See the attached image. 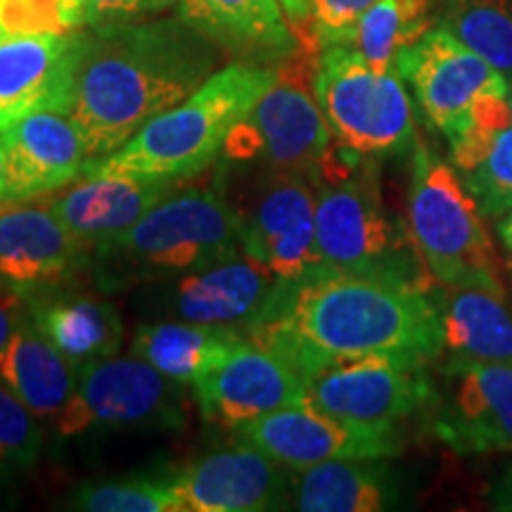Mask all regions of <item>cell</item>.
I'll return each mask as SVG.
<instances>
[{
    "instance_id": "6da1fadb",
    "label": "cell",
    "mask_w": 512,
    "mask_h": 512,
    "mask_svg": "<svg viewBox=\"0 0 512 512\" xmlns=\"http://www.w3.org/2000/svg\"><path fill=\"white\" fill-rule=\"evenodd\" d=\"M245 337L283 356L302 377L363 356L427 366L444 351L437 299L425 285L325 266L278 280Z\"/></svg>"
},
{
    "instance_id": "7a4b0ae2",
    "label": "cell",
    "mask_w": 512,
    "mask_h": 512,
    "mask_svg": "<svg viewBox=\"0 0 512 512\" xmlns=\"http://www.w3.org/2000/svg\"><path fill=\"white\" fill-rule=\"evenodd\" d=\"M219 60L221 46L183 17L91 27L83 31L64 117L79 128L88 157L100 159L190 98Z\"/></svg>"
},
{
    "instance_id": "3957f363",
    "label": "cell",
    "mask_w": 512,
    "mask_h": 512,
    "mask_svg": "<svg viewBox=\"0 0 512 512\" xmlns=\"http://www.w3.org/2000/svg\"><path fill=\"white\" fill-rule=\"evenodd\" d=\"M275 79V67L235 62L216 69L190 98L145 124L124 147L91 159L81 178L133 176L178 185L223 157L235 126Z\"/></svg>"
},
{
    "instance_id": "277c9868",
    "label": "cell",
    "mask_w": 512,
    "mask_h": 512,
    "mask_svg": "<svg viewBox=\"0 0 512 512\" xmlns=\"http://www.w3.org/2000/svg\"><path fill=\"white\" fill-rule=\"evenodd\" d=\"M375 157L335 145L311 178L320 264L422 283L411 233L384 209Z\"/></svg>"
},
{
    "instance_id": "5b68a950",
    "label": "cell",
    "mask_w": 512,
    "mask_h": 512,
    "mask_svg": "<svg viewBox=\"0 0 512 512\" xmlns=\"http://www.w3.org/2000/svg\"><path fill=\"white\" fill-rule=\"evenodd\" d=\"M242 252L240 228L219 190L171 192L138 223L93 249L95 278L124 287L133 280H171Z\"/></svg>"
},
{
    "instance_id": "8992f818",
    "label": "cell",
    "mask_w": 512,
    "mask_h": 512,
    "mask_svg": "<svg viewBox=\"0 0 512 512\" xmlns=\"http://www.w3.org/2000/svg\"><path fill=\"white\" fill-rule=\"evenodd\" d=\"M408 233L422 268L444 290L475 287L505 297L484 214L456 169L425 145L413 157Z\"/></svg>"
},
{
    "instance_id": "52a82bcc",
    "label": "cell",
    "mask_w": 512,
    "mask_h": 512,
    "mask_svg": "<svg viewBox=\"0 0 512 512\" xmlns=\"http://www.w3.org/2000/svg\"><path fill=\"white\" fill-rule=\"evenodd\" d=\"M240 228L242 252L278 280H297L320 264L316 190L302 171L223 159L219 188Z\"/></svg>"
},
{
    "instance_id": "ba28073f",
    "label": "cell",
    "mask_w": 512,
    "mask_h": 512,
    "mask_svg": "<svg viewBox=\"0 0 512 512\" xmlns=\"http://www.w3.org/2000/svg\"><path fill=\"white\" fill-rule=\"evenodd\" d=\"M313 93L339 147L366 157L396 155L415 140L399 69H377L349 46H325L313 64Z\"/></svg>"
},
{
    "instance_id": "9c48e42d",
    "label": "cell",
    "mask_w": 512,
    "mask_h": 512,
    "mask_svg": "<svg viewBox=\"0 0 512 512\" xmlns=\"http://www.w3.org/2000/svg\"><path fill=\"white\" fill-rule=\"evenodd\" d=\"M313 64L316 55L297 50L275 67L271 86L230 131L223 159L316 174L335 140L313 93Z\"/></svg>"
},
{
    "instance_id": "30bf717a",
    "label": "cell",
    "mask_w": 512,
    "mask_h": 512,
    "mask_svg": "<svg viewBox=\"0 0 512 512\" xmlns=\"http://www.w3.org/2000/svg\"><path fill=\"white\" fill-rule=\"evenodd\" d=\"M183 384L133 356H110L79 368V382L57 432L76 437L93 430H178L185 425Z\"/></svg>"
},
{
    "instance_id": "8fae6325",
    "label": "cell",
    "mask_w": 512,
    "mask_h": 512,
    "mask_svg": "<svg viewBox=\"0 0 512 512\" xmlns=\"http://www.w3.org/2000/svg\"><path fill=\"white\" fill-rule=\"evenodd\" d=\"M422 368L389 356L328 363L304 375L306 403L354 425L394 430L430 396Z\"/></svg>"
},
{
    "instance_id": "7c38bea8",
    "label": "cell",
    "mask_w": 512,
    "mask_h": 512,
    "mask_svg": "<svg viewBox=\"0 0 512 512\" xmlns=\"http://www.w3.org/2000/svg\"><path fill=\"white\" fill-rule=\"evenodd\" d=\"M396 69L413 86L427 121L446 138L456 136L486 98L510 88L508 76L441 27L403 50Z\"/></svg>"
},
{
    "instance_id": "4fadbf2b",
    "label": "cell",
    "mask_w": 512,
    "mask_h": 512,
    "mask_svg": "<svg viewBox=\"0 0 512 512\" xmlns=\"http://www.w3.org/2000/svg\"><path fill=\"white\" fill-rule=\"evenodd\" d=\"M235 432L242 444L287 470H306L328 460H384L399 451L394 430L332 418L306 401L242 422Z\"/></svg>"
},
{
    "instance_id": "5bb4252c",
    "label": "cell",
    "mask_w": 512,
    "mask_h": 512,
    "mask_svg": "<svg viewBox=\"0 0 512 512\" xmlns=\"http://www.w3.org/2000/svg\"><path fill=\"white\" fill-rule=\"evenodd\" d=\"M93 266V247L69 230L53 209L0 202V285L19 297L67 285Z\"/></svg>"
},
{
    "instance_id": "9a60e30c",
    "label": "cell",
    "mask_w": 512,
    "mask_h": 512,
    "mask_svg": "<svg viewBox=\"0 0 512 512\" xmlns=\"http://www.w3.org/2000/svg\"><path fill=\"white\" fill-rule=\"evenodd\" d=\"M202 415L226 427H238L261 415L306 401L304 377L283 356L242 337L230 354L192 384Z\"/></svg>"
},
{
    "instance_id": "2e32d148",
    "label": "cell",
    "mask_w": 512,
    "mask_h": 512,
    "mask_svg": "<svg viewBox=\"0 0 512 512\" xmlns=\"http://www.w3.org/2000/svg\"><path fill=\"white\" fill-rule=\"evenodd\" d=\"M169 475L183 512L278 510L290 494L283 465L249 444L207 453Z\"/></svg>"
},
{
    "instance_id": "e0dca14e",
    "label": "cell",
    "mask_w": 512,
    "mask_h": 512,
    "mask_svg": "<svg viewBox=\"0 0 512 512\" xmlns=\"http://www.w3.org/2000/svg\"><path fill=\"white\" fill-rule=\"evenodd\" d=\"M83 31L0 38V131L36 112L64 114Z\"/></svg>"
},
{
    "instance_id": "ac0fdd59",
    "label": "cell",
    "mask_w": 512,
    "mask_h": 512,
    "mask_svg": "<svg viewBox=\"0 0 512 512\" xmlns=\"http://www.w3.org/2000/svg\"><path fill=\"white\" fill-rule=\"evenodd\" d=\"M278 285V278L245 252L178 278L162 290L164 313L188 323L214 325L247 335Z\"/></svg>"
},
{
    "instance_id": "d6986e66",
    "label": "cell",
    "mask_w": 512,
    "mask_h": 512,
    "mask_svg": "<svg viewBox=\"0 0 512 512\" xmlns=\"http://www.w3.org/2000/svg\"><path fill=\"white\" fill-rule=\"evenodd\" d=\"M8 157V197L27 202L79 181L91 162L74 121L60 112H36L0 131Z\"/></svg>"
},
{
    "instance_id": "ffe728a7",
    "label": "cell",
    "mask_w": 512,
    "mask_h": 512,
    "mask_svg": "<svg viewBox=\"0 0 512 512\" xmlns=\"http://www.w3.org/2000/svg\"><path fill=\"white\" fill-rule=\"evenodd\" d=\"M456 389L437 422L460 453H512V363L451 361Z\"/></svg>"
},
{
    "instance_id": "44dd1931",
    "label": "cell",
    "mask_w": 512,
    "mask_h": 512,
    "mask_svg": "<svg viewBox=\"0 0 512 512\" xmlns=\"http://www.w3.org/2000/svg\"><path fill=\"white\" fill-rule=\"evenodd\" d=\"M29 316L76 368L117 356L126 328L117 306L102 294L74 290L72 283L22 297Z\"/></svg>"
},
{
    "instance_id": "7402d4cb",
    "label": "cell",
    "mask_w": 512,
    "mask_h": 512,
    "mask_svg": "<svg viewBox=\"0 0 512 512\" xmlns=\"http://www.w3.org/2000/svg\"><path fill=\"white\" fill-rule=\"evenodd\" d=\"M81 181L57 195L48 207L76 238L93 249L138 223L178 188L174 183L133 176H98Z\"/></svg>"
},
{
    "instance_id": "603a6c76",
    "label": "cell",
    "mask_w": 512,
    "mask_h": 512,
    "mask_svg": "<svg viewBox=\"0 0 512 512\" xmlns=\"http://www.w3.org/2000/svg\"><path fill=\"white\" fill-rule=\"evenodd\" d=\"M178 10L190 27L235 53L287 57L299 50L280 0H178Z\"/></svg>"
},
{
    "instance_id": "cb8c5ba5",
    "label": "cell",
    "mask_w": 512,
    "mask_h": 512,
    "mask_svg": "<svg viewBox=\"0 0 512 512\" xmlns=\"http://www.w3.org/2000/svg\"><path fill=\"white\" fill-rule=\"evenodd\" d=\"M0 380L38 418H57L72 399L79 368L38 330L29 311H24L0 363Z\"/></svg>"
},
{
    "instance_id": "d4e9b609",
    "label": "cell",
    "mask_w": 512,
    "mask_h": 512,
    "mask_svg": "<svg viewBox=\"0 0 512 512\" xmlns=\"http://www.w3.org/2000/svg\"><path fill=\"white\" fill-rule=\"evenodd\" d=\"M242 337L238 330L164 318L140 325L131 349L159 373L192 387L219 366Z\"/></svg>"
},
{
    "instance_id": "484cf974",
    "label": "cell",
    "mask_w": 512,
    "mask_h": 512,
    "mask_svg": "<svg viewBox=\"0 0 512 512\" xmlns=\"http://www.w3.org/2000/svg\"><path fill=\"white\" fill-rule=\"evenodd\" d=\"M444 349L453 361L512 363V313L503 294L489 290H446L437 299Z\"/></svg>"
},
{
    "instance_id": "4316f807",
    "label": "cell",
    "mask_w": 512,
    "mask_h": 512,
    "mask_svg": "<svg viewBox=\"0 0 512 512\" xmlns=\"http://www.w3.org/2000/svg\"><path fill=\"white\" fill-rule=\"evenodd\" d=\"M377 460H328L297 470L294 508L304 512H377L389 503V486Z\"/></svg>"
},
{
    "instance_id": "83f0119b",
    "label": "cell",
    "mask_w": 512,
    "mask_h": 512,
    "mask_svg": "<svg viewBox=\"0 0 512 512\" xmlns=\"http://www.w3.org/2000/svg\"><path fill=\"white\" fill-rule=\"evenodd\" d=\"M430 31V0H377L342 46L377 69H394L406 48Z\"/></svg>"
},
{
    "instance_id": "f1b7e54d",
    "label": "cell",
    "mask_w": 512,
    "mask_h": 512,
    "mask_svg": "<svg viewBox=\"0 0 512 512\" xmlns=\"http://www.w3.org/2000/svg\"><path fill=\"white\" fill-rule=\"evenodd\" d=\"M439 27L501 74H512V0H448Z\"/></svg>"
},
{
    "instance_id": "f546056e",
    "label": "cell",
    "mask_w": 512,
    "mask_h": 512,
    "mask_svg": "<svg viewBox=\"0 0 512 512\" xmlns=\"http://www.w3.org/2000/svg\"><path fill=\"white\" fill-rule=\"evenodd\" d=\"M88 512H181L171 475H128L86 482L69 498Z\"/></svg>"
},
{
    "instance_id": "4dcf8cb0",
    "label": "cell",
    "mask_w": 512,
    "mask_h": 512,
    "mask_svg": "<svg viewBox=\"0 0 512 512\" xmlns=\"http://www.w3.org/2000/svg\"><path fill=\"white\" fill-rule=\"evenodd\" d=\"M463 183L484 216L501 219L512 209V121L498 128L477 162L463 171Z\"/></svg>"
},
{
    "instance_id": "1f68e13d",
    "label": "cell",
    "mask_w": 512,
    "mask_h": 512,
    "mask_svg": "<svg viewBox=\"0 0 512 512\" xmlns=\"http://www.w3.org/2000/svg\"><path fill=\"white\" fill-rule=\"evenodd\" d=\"M43 448V430L38 415L0 380V467L10 475L29 472L38 463Z\"/></svg>"
},
{
    "instance_id": "d6a6232c",
    "label": "cell",
    "mask_w": 512,
    "mask_h": 512,
    "mask_svg": "<svg viewBox=\"0 0 512 512\" xmlns=\"http://www.w3.org/2000/svg\"><path fill=\"white\" fill-rule=\"evenodd\" d=\"M377 0H311L309 10V48L344 43L356 22L373 8Z\"/></svg>"
},
{
    "instance_id": "836d02e7",
    "label": "cell",
    "mask_w": 512,
    "mask_h": 512,
    "mask_svg": "<svg viewBox=\"0 0 512 512\" xmlns=\"http://www.w3.org/2000/svg\"><path fill=\"white\" fill-rule=\"evenodd\" d=\"M174 5H178V0H81L86 27L138 22V19L159 15Z\"/></svg>"
},
{
    "instance_id": "e575fe53",
    "label": "cell",
    "mask_w": 512,
    "mask_h": 512,
    "mask_svg": "<svg viewBox=\"0 0 512 512\" xmlns=\"http://www.w3.org/2000/svg\"><path fill=\"white\" fill-rule=\"evenodd\" d=\"M24 311V299L17 292L8 290V287L0 285V363H3L5 349H8L12 335H15L19 320H22Z\"/></svg>"
},
{
    "instance_id": "d590c367",
    "label": "cell",
    "mask_w": 512,
    "mask_h": 512,
    "mask_svg": "<svg viewBox=\"0 0 512 512\" xmlns=\"http://www.w3.org/2000/svg\"><path fill=\"white\" fill-rule=\"evenodd\" d=\"M285 15L290 17L292 24H306L311 10V0H280Z\"/></svg>"
},
{
    "instance_id": "8d00e7d4",
    "label": "cell",
    "mask_w": 512,
    "mask_h": 512,
    "mask_svg": "<svg viewBox=\"0 0 512 512\" xmlns=\"http://www.w3.org/2000/svg\"><path fill=\"white\" fill-rule=\"evenodd\" d=\"M12 505V475L0 467V508Z\"/></svg>"
},
{
    "instance_id": "74e56055",
    "label": "cell",
    "mask_w": 512,
    "mask_h": 512,
    "mask_svg": "<svg viewBox=\"0 0 512 512\" xmlns=\"http://www.w3.org/2000/svg\"><path fill=\"white\" fill-rule=\"evenodd\" d=\"M498 233H501V240L508 252L512 254V209L503 216V221L498 223Z\"/></svg>"
},
{
    "instance_id": "f35d334b",
    "label": "cell",
    "mask_w": 512,
    "mask_h": 512,
    "mask_svg": "<svg viewBox=\"0 0 512 512\" xmlns=\"http://www.w3.org/2000/svg\"><path fill=\"white\" fill-rule=\"evenodd\" d=\"M8 197V157H5V147L0 143V202Z\"/></svg>"
},
{
    "instance_id": "ab89813d",
    "label": "cell",
    "mask_w": 512,
    "mask_h": 512,
    "mask_svg": "<svg viewBox=\"0 0 512 512\" xmlns=\"http://www.w3.org/2000/svg\"><path fill=\"white\" fill-rule=\"evenodd\" d=\"M5 5H8V0H0V38H3V15H5Z\"/></svg>"
},
{
    "instance_id": "60d3db41",
    "label": "cell",
    "mask_w": 512,
    "mask_h": 512,
    "mask_svg": "<svg viewBox=\"0 0 512 512\" xmlns=\"http://www.w3.org/2000/svg\"><path fill=\"white\" fill-rule=\"evenodd\" d=\"M64 3H69V5H74V8H79L81 12H83V8H81V0H64Z\"/></svg>"
},
{
    "instance_id": "b9f144b4",
    "label": "cell",
    "mask_w": 512,
    "mask_h": 512,
    "mask_svg": "<svg viewBox=\"0 0 512 512\" xmlns=\"http://www.w3.org/2000/svg\"><path fill=\"white\" fill-rule=\"evenodd\" d=\"M510 83V88H508V102H510V110H512V81H508Z\"/></svg>"
},
{
    "instance_id": "7bdbcfd3",
    "label": "cell",
    "mask_w": 512,
    "mask_h": 512,
    "mask_svg": "<svg viewBox=\"0 0 512 512\" xmlns=\"http://www.w3.org/2000/svg\"><path fill=\"white\" fill-rule=\"evenodd\" d=\"M508 486H510V494H512V475H510V484H508ZM510 498H512V496H510ZM510 508H512V505H510Z\"/></svg>"
}]
</instances>
